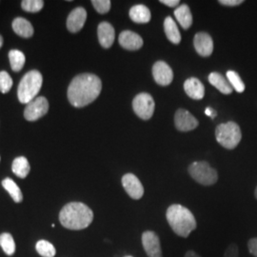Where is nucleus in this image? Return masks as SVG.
Wrapping results in <instances>:
<instances>
[{"label":"nucleus","instance_id":"obj_1","mask_svg":"<svg viewBox=\"0 0 257 257\" xmlns=\"http://www.w3.org/2000/svg\"><path fill=\"white\" fill-rule=\"evenodd\" d=\"M101 90V80L97 75L78 74L69 85L68 99L75 108H82L94 101Z\"/></svg>","mask_w":257,"mask_h":257},{"label":"nucleus","instance_id":"obj_2","mask_svg":"<svg viewBox=\"0 0 257 257\" xmlns=\"http://www.w3.org/2000/svg\"><path fill=\"white\" fill-rule=\"evenodd\" d=\"M92 220L93 212L84 203H68L59 213L61 225L68 230H84L92 224Z\"/></svg>","mask_w":257,"mask_h":257},{"label":"nucleus","instance_id":"obj_3","mask_svg":"<svg viewBox=\"0 0 257 257\" xmlns=\"http://www.w3.org/2000/svg\"><path fill=\"white\" fill-rule=\"evenodd\" d=\"M167 221L176 235L188 237L196 229V220L192 211L179 204L170 206L166 213Z\"/></svg>","mask_w":257,"mask_h":257},{"label":"nucleus","instance_id":"obj_4","mask_svg":"<svg viewBox=\"0 0 257 257\" xmlns=\"http://www.w3.org/2000/svg\"><path fill=\"white\" fill-rule=\"evenodd\" d=\"M43 76L38 71H30L20 80L18 89V97L20 103L29 104L33 101L40 91Z\"/></svg>","mask_w":257,"mask_h":257},{"label":"nucleus","instance_id":"obj_5","mask_svg":"<svg viewBox=\"0 0 257 257\" xmlns=\"http://www.w3.org/2000/svg\"><path fill=\"white\" fill-rule=\"evenodd\" d=\"M215 138L222 147L228 150H233L238 146L242 134L238 125L235 122L220 124L215 130Z\"/></svg>","mask_w":257,"mask_h":257},{"label":"nucleus","instance_id":"obj_6","mask_svg":"<svg viewBox=\"0 0 257 257\" xmlns=\"http://www.w3.org/2000/svg\"><path fill=\"white\" fill-rule=\"evenodd\" d=\"M189 174L197 183L211 186L217 182V172L205 161L194 162L189 167Z\"/></svg>","mask_w":257,"mask_h":257},{"label":"nucleus","instance_id":"obj_7","mask_svg":"<svg viewBox=\"0 0 257 257\" xmlns=\"http://www.w3.org/2000/svg\"><path fill=\"white\" fill-rule=\"evenodd\" d=\"M155 100L153 96L146 92L138 94L133 100V109L141 119H150L155 112Z\"/></svg>","mask_w":257,"mask_h":257},{"label":"nucleus","instance_id":"obj_8","mask_svg":"<svg viewBox=\"0 0 257 257\" xmlns=\"http://www.w3.org/2000/svg\"><path fill=\"white\" fill-rule=\"evenodd\" d=\"M49 110V102L44 96H38L27 104L24 110V117L28 121H37L44 116Z\"/></svg>","mask_w":257,"mask_h":257},{"label":"nucleus","instance_id":"obj_9","mask_svg":"<svg viewBox=\"0 0 257 257\" xmlns=\"http://www.w3.org/2000/svg\"><path fill=\"white\" fill-rule=\"evenodd\" d=\"M142 245L149 257H162L160 239L155 231L146 230L142 234Z\"/></svg>","mask_w":257,"mask_h":257},{"label":"nucleus","instance_id":"obj_10","mask_svg":"<svg viewBox=\"0 0 257 257\" xmlns=\"http://www.w3.org/2000/svg\"><path fill=\"white\" fill-rule=\"evenodd\" d=\"M122 185L128 196L133 199L138 200L144 194L143 185L138 177L133 174H126L122 177Z\"/></svg>","mask_w":257,"mask_h":257},{"label":"nucleus","instance_id":"obj_11","mask_svg":"<svg viewBox=\"0 0 257 257\" xmlns=\"http://www.w3.org/2000/svg\"><path fill=\"white\" fill-rule=\"evenodd\" d=\"M153 75L156 82L160 86H168L174 79V73L171 67L164 61H157L153 67Z\"/></svg>","mask_w":257,"mask_h":257},{"label":"nucleus","instance_id":"obj_12","mask_svg":"<svg viewBox=\"0 0 257 257\" xmlns=\"http://www.w3.org/2000/svg\"><path fill=\"white\" fill-rule=\"evenodd\" d=\"M175 127L180 132H190L198 126V121L187 110H177L175 115Z\"/></svg>","mask_w":257,"mask_h":257},{"label":"nucleus","instance_id":"obj_13","mask_svg":"<svg viewBox=\"0 0 257 257\" xmlns=\"http://www.w3.org/2000/svg\"><path fill=\"white\" fill-rule=\"evenodd\" d=\"M87 19V12L82 7L73 10L67 19V29L73 33H78L82 29Z\"/></svg>","mask_w":257,"mask_h":257},{"label":"nucleus","instance_id":"obj_14","mask_svg":"<svg viewBox=\"0 0 257 257\" xmlns=\"http://www.w3.org/2000/svg\"><path fill=\"white\" fill-rule=\"evenodd\" d=\"M193 45L197 54L203 57H208L212 54L213 41L210 35L206 33H198L193 39Z\"/></svg>","mask_w":257,"mask_h":257},{"label":"nucleus","instance_id":"obj_15","mask_svg":"<svg viewBox=\"0 0 257 257\" xmlns=\"http://www.w3.org/2000/svg\"><path fill=\"white\" fill-rule=\"evenodd\" d=\"M120 46L128 51H137L143 46V39L132 31H123L118 37Z\"/></svg>","mask_w":257,"mask_h":257},{"label":"nucleus","instance_id":"obj_16","mask_svg":"<svg viewBox=\"0 0 257 257\" xmlns=\"http://www.w3.org/2000/svg\"><path fill=\"white\" fill-rule=\"evenodd\" d=\"M97 37L99 43L104 49H109L113 44L115 32L109 22H101L97 27Z\"/></svg>","mask_w":257,"mask_h":257},{"label":"nucleus","instance_id":"obj_17","mask_svg":"<svg viewBox=\"0 0 257 257\" xmlns=\"http://www.w3.org/2000/svg\"><path fill=\"white\" fill-rule=\"evenodd\" d=\"M184 90L193 99L200 100L205 95V87L197 78H189L184 83Z\"/></svg>","mask_w":257,"mask_h":257},{"label":"nucleus","instance_id":"obj_18","mask_svg":"<svg viewBox=\"0 0 257 257\" xmlns=\"http://www.w3.org/2000/svg\"><path fill=\"white\" fill-rule=\"evenodd\" d=\"M12 27L14 32L23 38H30L34 36V27L30 21L23 18L14 19Z\"/></svg>","mask_w":257,"mask_h":257},{"label":"nucleus","instance_id":"obj_19","mask_svg":"<svg viewBox=\"0 0 257 257\" xmlns=\"http://www.w3.org/2000/svg\"><path fill=\"white\" fill-rule=\"evenodd\" d=\"M128 15L134 22L139 23V24L148 23L151 20V17H152L151 12L147 6L142 4L133 6L130 10Z\"/></svg>","mask_w":257,"mask_h":257},{"label":"nucleus","instance_id":"obj_20","mask_svg":"<svg viewBox=\"0 0 257 257\" xmlns=\"http://www.w3.org/2000/svg\"><path fill=\"white\" fill-rule=\"evenodd\" d=\"M175 17L176 20L179 22L181 27L187 30L193 24V16L190 7L186 4L178 6L175 11Z\"/></svg>","mask_w":257,"mask_h":257},{"label":"nucleus","instance_id":"obj_21","mask_svg":"<svg viewBox=\"0 0 257 257\" xmlns=\"http://www.w3.org/2000/svg\"><path fill=\"white\" fill-rule=\"evenodd\" d=\"M164 31H165L166 37L174 44H179L181 41V35L176 26L175 20L168 17L164 21Z\"/></svg>","mask_w":257,"mask_h":257},{"label":"nucleus","instance_id":"obj_22","mask_svg":"<svg viewBox=\"0 0 257 257\" xmlns=\"http://www.w3.org/2000/svg\"><path fill=\"white\" fill-rule=\"evenodd\" d=\"M209 82L215 87L219 92L224 94H230L232 92V87L228 80L222 74L218 73H211L209 75Z\"/></svg>","mask_w":257,"mask_h":257},{"label":"nucleus","instance_id":"obj_23","mask_svg":"<svg viewBox=\"0 0 257 257\" xmlns=\"http://www.w3.org/2000/svg\"><path fill=\"white\" fill-rule=\"evenodd\" d=\"M13 173L19 178H26L31 171V166L27 158L24 156L17 157L12 165Z\"/></svg>","mask_w":257,"mask_h":257},{"label":"nucleus","instance_id":"obj_24","mask_svg":"<svg viewBox=\"0 0 257 257\" xmlns=\"http://www.w3.org/2000/svg\"><path fill=\"white\" fill-rule=\"evenodd\" d=\"M3 188L9 193L11 197L16 203H21L23 200V194L18 184L16 183L12 178H5L2 181Z\"/></svg>","mask_w":257,"mask_h":257},{"label":"nucleus","instance_id":"obj_25","mask_svg":"<svg viewBox=\"0 0 257 257\" xmlns=\"http://www.w3.org/2000/svg\"><path fill=\"white\" fill-rule=\"evenodd\" d=\"M9 60L12 70L16 73H19L23 69L26 58L21 51L11 50L9 52Z\"/></svg>","mask_w":257,"mask_h":257},{"label":"nucleus","instance_id":"obj_26","mask_svg":"<svg viewBox=\"0 0 257 257\" xmlns=\"http://www.w3.org/2000/svg\"><path fill=\"white\" fill-rule=\"evenodd\" d=\"M0 247L3 249V251L12 256L16 252V242L15 239L9 232H3L0 234Z\"/></svg>","mask_w":257,"mask_h":257},{"label":"nucleus","instance_id":"obj_27","mask_svg":"<svg viewBox=\"0 0 257 257\" xmlns=\"http://www.w3.org/2000/svg\"><path fill=\"white\" fill-rule=\"evenodd\" d=\"M37 251L42 257H54L56 253L55 246L47 240H39L36 245Z\"/></svg>","mask_w":257,"mask_h":257},{"label":"nucleus","instance_id":"obj_28","mask_svg":"<svg viewBox=\"0 0 257 257\" xmlns=\"http://www.w3.org/2000/svg\"><path fill=\"white\" fill-rule=\"evenodd\" d=\"M227 78H228V81L230 83V86L232 87V89H234L236 92H243L245 91V84L242 81L241 77L239 76V74L236 72L228 71Z\"/></svg>","mask_w":257,"mask_h":257},{"label":"nucleus","instance_id":"obj_29","mask_svg":"<svg viewBox=\"0 0 257 257\" xmlns=\"http://www.w3.org/2000/svg\"><path fill=\"white\" fill-rule=\"evenodd\" d=\"M44 7V1L42 0H23L21 2V8L27 13H38Z\"/></svg>","mask_w":257,"mask_h":257},{"label":"nucleus","instance_id":"obj_30","mask_svg":"<svg viewBox=\"0 0 257 257\" xmlns=\"http://www.w3.org/2000/svg\"><path fill=\"white\" fill-rule=\"evenodd\" d=\"M13 87V79L10 76V74L2 71L0 72V92L2 93H7L11 91Z\"/></svg>","mask_w":257,"mask_h":257},{"label":"nucleus","instance_id":"obj_31","mask_svg":"<svg viewBox=\"0 0 257 257\" xmlns=\"http://www.w3.org/2000/svg\"><path fill=\"white\" fill-rule=\"evenodd\" d=\"M92 6L98 14L105 15L110 9V0H92Z\"/></svg>","mask_w":257,"mask_h":257},{"label":"nucleus","instance_id":"obj_32","mask_svg":"<svg viewBox=\"0 0 257 257\" xmlns=\"http://www.w3.org/2000/svg\"><path fill=\"white\" fill-rule=\"evenodd\" d=\"M223 257H239L238 246L235 243H231L226 248Z\"/></svg>","mask_w":257,"mask_h":257},{"label":"nucleus","instance_id":"obj_33","mask_svg":"<svg viewBox=\"0 0 257 257\" xmlns=\"http://www.w3.org/2000/svg\"><path fill=\"white\" fill-rule=\"evenodd\" d=\"M248 248L249 253L254 257H257V237L250 238L248 241Z\"/></svg>","mask_w":257,"mask_h":257},{"label":"nucleus","instance_id":"obj_34","mask_svg":"<svg viewBox=\"0 0 257 257\" xmlns=\"http://www.w3.org/2000/svg\"><path fill=\"white\" fill-rule=\"evenodd\" d=\"M243 0H220L219 3L223 6H228V7H235L239 6L243 3Z\"/></svg>","mask_w":257,"mask_h":257},{"label":"nucleus","instance_id":"obj_35","mask_svg":"<svg viewBox=\"0 0 257 257\" xmlns=\"http://www.w3.org/2000/svg\"><path fill=\"white\" fill-rule=\"evenodd\" d=\"M160 2L169 7H176L180 3L178 0H161Z\"/></svg>","mask_w":257,"mask_h":257},{"label":"nucleus","instance_id":"obj_36","mask_svg":"<svg viewBox=\"0 0 257 257\" xmlns=\"http://www.w3.org/2000/svg\"><path fill=\"white\" fill-rule=\"evenodd\" d=\"M205 113H206L207 115H209L211 118H214V117L216 116V111L214 110H212L211 108H207V109L205 110Z\"/></svg>","mask_w":257,"mask_h":257},{"label":"nucleus","instance_id":"obj_37","mask_svg":"<svg viewBox=\"0 0 257 257\" xmlns=\"http://www.w3.org/2000/svg\"><path fill=\"white\" fill-rule=\"evenodd\" d=\"M185 257H201L199 254H197L195 251L193 250H188L185 254Z\"/></svg>","mask_w":257,"mask_h":257},{"label":"nucleus","instance_id":"obj_38","mask_svg":"<svg viewBox=\"0 0 257 257\" xmlns=\"http://www.w3.org/2000/svg\"><path fill=\"white\" fill-rule=\"evenodd\" d=\"M3 45V37L0 36V48Z\"/></svg>","mask_w":257,"mask_h":257},{"label":"nucleus","instance_id":"obj_39","mask_svg":"<svg viewBox=\"0 0 257 257\" xmlns=\"http://www.w3.org/2000/svg\"><path fill=\"white\" fill-rule=\"evenodd\" d=\"M254 196H255V198L257 199V187L255 188V191H254Z\"/></svg>","mask_w":257,"mask_h":257},{"label":"nucleus","instance_id":"obj_40","mask_svg":"<svg viewBox=\"0 0 257 257\" xmlns=\"http://www.w3.org/2000/svg\"><path fill=\"white\" fill-rule=\"evenodd\" d=\"M125 257H133V256H130V255H128V256H125Z\"/></svg>","mask_w":257,"mask_h":257}]
</instances>
